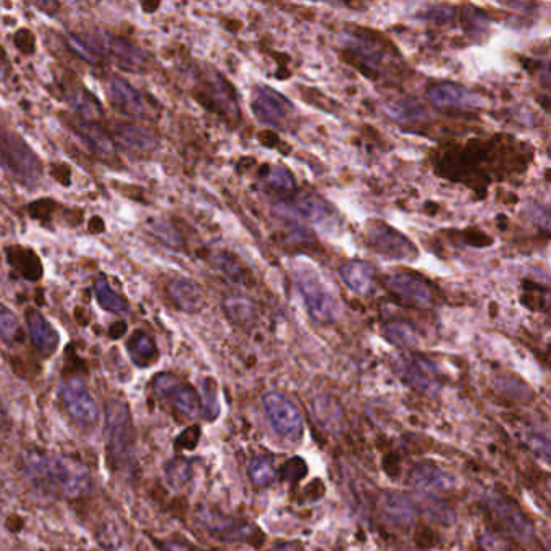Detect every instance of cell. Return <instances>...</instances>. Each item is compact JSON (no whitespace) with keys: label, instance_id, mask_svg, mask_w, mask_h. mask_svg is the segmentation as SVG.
<instances>
[{"label":"cell","instance_id":"28","mask_svg":"<svg viewBox=\"0 0 551 551\" xmlns=\"http://www.w3.org/2000/svg\"><path fill=\"white\" fill-rule=\"evenodd\" d=\"M385 338L392 341L393 345L411 346L417 341L416 332L406 322H392L385 327Z\"/></svg>","mask_w":551,"mask_h":551},{"label":"cell","instance_id":"32","mask_svg":"<svg viewBox=\"0 0 551 551\" xmlns=\"http://www.w3.org/2000/svg\"><path fill=\"white\" fill-rule=\"evenodd\" d=\"M225 309L230 319L235 322H248L253 317V306L248 301L240 298H230L225 301Z\"/></svg>","mask_w":551,"mask_h":551},{"label":"cell","instance_id":"12","mask_svg":"<svg viewBox=\"0 0 551 551\" xmlns=\"http://www.w3.org/2000/svg\"><path fill=\"white\" fill-rule=\"evenodd\" d=\"M429 99L438 109H477L484 106V99L471 89L455 83H440L430 88Z\"/></svg>","mask_w":551,"mask_h":551},{"label":"cell","instance_id":"34","mask_svg":"<svg viewBox=\"0 0 551 551\" xmlns=\"http://www.w3.org/2000/svg\"><path fill=\"white\" fill-rule=\"evenodd\" d=\"M217 267H219L223 274L227 275L230 280H233V282H241V280H243V272H241V267L235 259H232V257H217Z\"/></svg>","mask_w":551,"mask_h":551},{"label":"cell","instance_id":"38","mask_svg":"<svg viewBox=\"0 0 551 551\" xmlns=\"http://www.w3.org/2000/svg\"><path fill=\"white\" fill-rule=\"evenodd\" d=\"M5 65V54L2 49H0V73H2V67Z\"/></svg>","mask_w":551,"mask_h":551},{"label":"cell","instance_id":"21","mask_svg":"<svg viewBox=\"0 0 551 551\" xmlns=\"http://www.w3.org/2000/svg\"><path fill=\"white\" fill-rule=\"evenodd\" d=\"M67 101L75 109L76 114L80 115L85 122H93L102 117L101 102L97 101L93 94L83 86H73L67 88Z\"/></svg>","mask_w":551,"mask_h":551},{"label":"cell","instance_id":"39","mask_svg":"<svg viewBox=\"0 0 551 551\" xmlns=\"http://www.w3.org/2000/svg\"><path fill=\"white\" fill-rule=\"evenodd\" d=\"M4 416V409H2V400H0V417Z\"/></svg>","mask_w":551,"mask_h":551},{"label":"cell","instance_id":"35","mask_svg":"<svg viewBox=\"0 0 551 551\" xmlns=\"http://www.w3.org/2000/svg\"><path fill=\"white\" fill-rule=\"evenodd\" d=\"M199 432H201V430H199L198 425H193L190 429H186L177 440V448L193 450L194 446L198 445Z\"/></svg>","mask_w":551,"mask_h":551},{"label":"cell","instance_id":"29","mask_svg":"<svg viewBox=\"0 0 551 551\" xmlns=\"http://www.w3.org/2000/svg\"><path fill=\"white\" fill-rule=\"evenodd\" d=\"M191 476V464L185 459H175L167 467V477L172 487L180 488L190 480Z\"/></svg>","mask_w":551,"mask_h":551},{"label":"cell","instance_id":"22","mask_svg":"<svg viewBox=\"0 0 551 551\" xmlns=\"http://www.w3.org/2000/svg\"><path fill=\"white\" fill-rule=\"evenodd\" d=\"M493 513L497 514L498 521H500L509 532L518 535L519 539H526V537H529L530 532H532L529 522L522 516L521 511L501 497L500 500H495V503H493Z\"/></svg>","mask_w":551,"mask_h":551},{"label":"cell","instance_id":"36","mask_svg":"<svg viewBox=\"0 0 551 551\" xmlns=\"http://www.w3.org/2000/svg\"><path fill=\"white\" fill-rule=\"evenodd\" d=\"M162 551H196L188 543L180 542V540H169V542L160 543Z\"/></svg>","mask_w":551,"mask_h":551},{"label":"cell","instance_id":"9","mask_svg":"<svg viewBox=\"0 0 551 551\" xmlns=\"http://www.w3.org/2000/svg\"><path fill=\"white\" fill-rule=\"evenodd\" d=\"M264 406L270 424L280 437L291 442L303 437V417L288 398L280 393H269L264 396Z\"/></svg>","mask_w":551,"mask_h":551},{"label":"cell","instance_id":"18","mask_svg":"<svg viewBox=\"0 0 551 551\" xmlns=\"http://www.w3.org/2000/svg\"><path fill=\"white\" fill-rule=\"evenodd\" d=\"M73 128H75L76 135L80 136L81 141H83L97 157H101V159H110V157L114 156V141L110 139V136L107 135L106 131L102 130L99 125L93 122L80 120V122L73 125Z\"/></svg>","mask_w":551,"mask_h":551},{"label":"cell","instance_id":"13","mask_svg":"<svg viewBox=\"0 0 551 551\" xmlns=\"http://www.w3.org/2000/svg\"><path fill=\"white\" fill-rule=\"evenodd\" d=\"M107 94H109L112 106L128 117L143 118L148 114V106H146L143 94L122 78H112L109 81Z\"/></svg>","mask_w":551,"mask_h":551},{"label":"cell","instance_id":"2","mask_svg":"<svg viewBox=\"0 0 551 551\" xmlns=\"http://www.w3.org/2000/svg\"><path fill=\"white\" fill-rule=\"evenodd\" d=\"M73 46L89 59L102 57L125 72L144 73L149 70L148 55L135 44L104 31L78 34L72 38Z\"/></svg>","mask_w":551,"mask_h":551},{"label":"cell","instance_id":"20","mask_svg":"<svg viewBox=\"0 0 551 551\" xmlns=\"http://www.w3.org/2000/svg\"><path fill=\"white\" fill-rule=\"evenodd\" d=\"M204 522H206L207 529L211 530V534L219 539H246L254 543V534H261L256 527L253 529V527L244 526L243 522L235 521V519H220L209 514Z\"/></svg>","mask_w":551,"mask_h":551},{"label":"cell","instance_id":"8","mask_svg":"<svg viewBox=\"0 0 551 551\" xmlns=\"http://www.w3.org/2000/svg\"><path fill=\"white\" fill-rule=\"evenodd\" d=\"M60 400L64 403L68 416L72 417L81 429H93L99 421L96 401L93 400L83 380L70 379L65 382L60 392Z\"/></svg>","mask_w":551,"mask_h":551},{"label":"cell","instance_id":"23","mask_svg":"<svg viewBox=\"0 0 551 551\" xmlns=\"http://www.w3.org/2000/svg\"><path fill=\"white\" fill-rule=\"evenodd\" d=\"M128 353L131 361L139 367H149L159 358L156 343L144 332L133 333V337L128 341Z\"/></svg>","mask_w":551,"mask_h":551},{"label":"cell","instance_id":"26","mask_svg":"<svg viewBox=\"0 0 551 551\" xmlns=\"http://www.w3.org/2000/svg\"><path fill=\"white\" fill-rule=\"evenodd\" d=\"M22 338V327L17 316L0 303V341L5 345H15Z\"/></svg>","mask_w":551,"mask_h":551},{"label":"cell","instance_id":"11","mask_svg":"<svg viewBox=\"0 0 551 551\" xmlns=\"http://www.w3.org/2000/svg\"><path fill=\"white\" fill-rule=\"evenodd\" d=\"M251 107H253L257 120L265 125H270V127H282L293 114V106L287 97H283L274 89L265 88V86H257L254 89Z\"/></svg>","mask_w":551,"mask_h":551},{"label":"cell","instance_id":"16","mask_svg":"<svg viewBox=\"0 0 551 551\" xmlns=\"http://www.w3.org/2000/svg\"><path fill=\"white\" fill-rule=\"evenodd\" d=\"M169 295L180 311L194 312L204 308V291L190 278H177L169 285Z\"/></svg>","mask_w":551,"mask_h":551},{"label":"cell","instance_id":"15","mask_svg":"<svg viewBox=\"0 0 551 551\" xmlns=\"http://www.w3.org/2000/svg\"><path fill=\"white\" fill-rule=\"evenodd\" d=\"M26 325L30 332L31 343L39 353L49 358L57 351L60 345L59 332L52 327L51 322L41 314V312L30 311L26 312Z\"/></svg>","mask_w":551,"mask_h":551},{"label":"cell","instance_id":"5","mask_svg":"<svg viewBox=\"0 0 551 551\" xmlns=\"http://www.w3.org/2000/svg\"><path fill=\"white\" fill-rule=\"evenodd\" d=\"M0 165L20 183L33 186L43 177V164L36 152L12 131L0 128Z\"/></svg>","mask_w":551,"mask_h":551},{"label":"cell","instance_id":"19","mask_svg":"<svg viewBox=\"0 0 551 551\" xmlns=\"http://www.w3.org/2000/svg\"><path fill=\"white\" fill-rule=\"evenodd\" d=\"M117 130L118 143L130 154L131 152L133 154H151L152 149L156 146V141L152 138L151 133L144 128L120 123Z\"/></svg>","mask_w":551,"mask_h":551},{"label":"cell","instance_id":"30","mask_svg":"<svg viewBox=\"0 0 551 551\" xmlns=\"http://www.w3.org/2000/svg\"><path fill=\"white\" fill-rule=\"evenodd\" d=\"M308 474V464L301 458H293L283 464L280 469V479L290 484H298L299 480L304 479Z\"/></svg>","mask_w":551,"mask_h":551},{"label":"cell","instance_id":"14","mask_svg":"<svg viewBox=\"0 0 551 551\" xmlns=\"http://www.w3.org/2000/svg\"><path fill=\"white\" fill-rule=\"evenodd\" d=\"M295 206L296 211L303 215L304 219H308L312 225L324 232H333L340 223L337 211L317 194H301L296 199Z\"/></svg>","mask_w":551,"mask_h":551},{"label":"cell","instance_id":"7","mask_svg":"<svg viewBox=\"0 0 551 551\" xmlns=\"http://www.w3.org/2000/svg\"><path fill=\"white\" fill-rule=\"evenodd\" d=\"M157 398L170 404V408L185 419H194L201 409L198 393L188 383L181 382L175 375L159 374L152 382Z\"/></svg>","mask_w":551,"mask_h":551},{"label":"cell","instance_id":"27","mask_svg":"<svg viewBox=\"0 0 551 551\" xmlns=\"http://www.w3.org/2000/svg\"><path fill=\"white\" fill-rule=\"evenodd\" d=\"M275 467L274 461L267 458V456H259V458H254L249 464L248 467V476L257 487H267V485L272 484L275 479Z\"/></svg>","mask_w":551,"mask_h":551},{"label":"cell","instance_id":"37","mask_svg":"<svg viewBox=\"0 0 551 551\" xmlns=\"http://www.w3.org/2000/svg\"><path fill=\"white\" fill-rule=\"evenodd\" d=\"M275 551H303L296 545H283V547L277 548Z\"/></svg>","mask_w":551,"mask_h":551},{"label":"cell","instance_id":"6","mask_svg":"<svg viewBox=\"0 0 551 551\" xmlns=\"http://www.w3.org/2000/svg\"><path fill=\"white\" fill-rule=\"evenodd\" d=\"M364 235L369 248L390 261H414L417 257L413 241L382 220H371L367 223Z\"/></svg>","mask_w":551,"mask_h":551},{"label":"cell","instance_id":"1","mask_svg":"<svg viewBox=\"0 0 551 551\" xmlns=\"http://www.w3.org/2000/svg\"><path fill=\"white\" fill-rule=\"evenodd\" d=\"M26 472L34 484L55 497L73 500L91 488L88 469L65 456L33 453L26 458Z\"/></svg>","mask_w":551,"mask_h":551},{"label":"cell","instance_id":"24","mask_svg":"<svg viewBox=\"0 0 551 551\" xmlns=\"http://www.w3.org/2000/svg\"><path fill=\"white\" fill-rule=\"evenodd\" d=\"M94 291H96L97 301L106 311L114 312L118 316L130 314V304H128L127 299H123L122 296L115 293L106 278L96 280Z\"/></svg>","mask_w":551,"mask_h":551},{"label":"cell","instance_id":"17","mask_svg":"<svg viewBox=\"0 0 551 551\" xmlns=\"http://www.w3.org/2000/svg\"><path fill=\"white\" fill-rule=\"evenodd\" d=\"M341 280L356 295H369L375 282V270L364 261H348L340 270Z\"/></svg>","mask_w":551,"mask_h":551},{"label":"cell","instance_id":"10","mask_svg":"<svg viewBox=\"0 0 551 551\" xmlns=\"http://www.w3.org/2000/svg\"><path fill=\"white\" fill-rule=\"evenodd\" d=\"M388 290L404 303L416 308H430L435 304V291L421 275L398 270L387 278Z\"/></svg>","mask_w":551,"mask_h":551},{"label":"cell","instance_id":"31","mask_svg":"<svg viewBox=\"0 0 551 551\" xmlns=\"http://www.w3.org/2000/svg\"><path fill=\"white\" fill-rule=\"evenodd\" d=\"M269 185L277 193H291L295 190V178L285 167H275L269 173Z\"/></svg>","mask_w":551,"mask_h":551},{"label":"cell","instance_id":"25","mask_svg":"<svg viewBox=\"0 0 551 551\" xmlns=\"http://www.w3.org/2000/svg\"><path fill=\"white\" fill-rule=\"evenodd\" d=\"M411 482L419 485V487L427 488H448L453 484L450 476H446L445 472L440 471L435 466H417L411 474Z\"/></svg>","mask_w":551,"mask_h":551},{"label":"cell","instance_id":"4","mask_svg":"<svg viewBox=\"0 0 551 551\" xmlns=\"http://www.w3.org/2000/svg\"><path fill=\"white\" fill-rule=\"evenodd\" d=\"M295 282L303 296L309 316L319 324H332L340 314L337 296L322 280L311 265H299L295 269Z\"/></svg>","mask_w":551,"mask_h":551},{"label":"cell","instance_id":"33","mask_svg":"<svg viewBox=\"0 0 551 551\" xmlns=\"http://www.w3.org/2000/svg\"><path fill=\"white\" fill-rule=\"evenodd\" d=\"M204 398H206V401L201 403L204 414H206L207 419H214L219 414V404H217L215 383L212 380H207L206 385H204Z\"/></svg>","mask_w":551,"mask_h":551},{"label":"cell","instance_id":"3","mask_svg":"<svg viewBox=\"0 0 551 551\" xmlns=\"http://www.w3.org/2000/svg\"><path fill=\"white\" fill-rule=\"evenodd\" d=\"M106 450L110 463L130 471L135 463V427L130 409L123 401H112L106 414Z\"/></svg>","mask_w":551,"mask_h":551}]
</instances>
